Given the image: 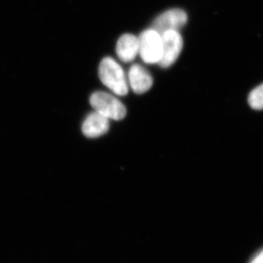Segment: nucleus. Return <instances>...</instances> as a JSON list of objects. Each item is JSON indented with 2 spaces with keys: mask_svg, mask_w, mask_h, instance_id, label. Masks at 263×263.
Returning a JSON list of instances; mask_svg holds the SVG:
<instances>
[{
  "mask_svg": "<svg viewBox=\"0 0 263 263\" xmlns=\"http://www.w3.org/2000/svg\"><path fill=\"white\" fill-rule=\"evenodd\" d=\"M99 77L116 96L123 97L128 94L127 76L122 66L112 57H105L100 62Z\"/></svg>",
  "mask_w": 263,
  "mask_h": 263,
  "instance_id": "nucleus-1",
  "label": "nucleus"
},
{
  "mask_svg": "<svg viewBox=\"0 0 263 263\" xmlns=\"http://www.w3.org/2000/svg\"><path fill=\"white\" fill-rule=\"evenodd\" d=\"M89 103L94 111L109 120L121 121L127 115V108L115 95L102 91H95L90 96Z\"/></svg>",
  "mask_w": 263,
  "mask_h": 263,
  "instance_id": "nucleus-2",
  "label": "nucleus"
},
{
  "mask_svg": "<svg viewBox=\"0 0 263 263\" xmlns=\"http://www.w3.org/2000/svg\"><path fill=\"white\" fill-rule=\"evenodd\" d=\"M139 53L143 62L148 65L160 64L162 57V39L160 33L154 29L143 31L138 37Z\"/></svg>",
  "mask_w": 263,
  "mask_h": 263,
  "instance_id": "nucleus-3",
  "label": "nucleus"
},
{
  "mask_svg": "<svg viewBox=\"0 0 263 263\" xmlns=\"http://www.w3.org/2000/svg\"><path fill=\"white\" fill-rule=\"evenodd\" d=\"M162 39V60L159 64L162 68H167L174 65L179 58L183 48L182 36L177 30H170L161 34Z\"/></svg>",
  "mask_w": 263,
  "mask_h": 263,
  "instance_id": "nucleus-4",
  "label": "nucleus"
},
{
  "mask_svg": "<svg viewBox=\"0 0 263 263\" xmlns=\"http://www.w3.org/2000/svg\"><path fill=\"white\" fill-rule=\"evenodd\" d=\"M187 15L184 10L174 8L164 12L155 19L152 29L160 34L170 30H177L186 24Z\"/></svg>",
  "mask_w": 263,
  "mask_h": 263,
  "instance_id": "nucleus-5",
  "label": "nucleus"
},
{
  "mask_svg": "<svg viewBox=\"0 0 263 263\" xmlns=\"http://www.w3.org/2000/svg\"><path fill=\"white\" fill-rule=\"evenodd\" d=\"M128 84L133 92L143 95L151 89L154 84L150 72L139 64H134L129 68L127 75Z\"/></svg>",
  "mask_w": 263,
  "mask_h": 263,
  "instance_id": "nucleus-6",
  "label": "nucleus"
},
{
  "mask_svg": "<svg viewBox=\"0 0 263 263\" xmlns=\"http://www.w3.org/2000/svg\"><path fill=\"white\" fill-rule=\"evenodd\" d=\"M110 129V120L98 112L90 113L82 124V132L89 138H96L106 134Z\"/></svg>",
  "mask_w": 263,
  "mask_h": 263,
  "instance_id": "nucleus-7",
  "label": "nucleus"
},
{
  "mask_svg": "<svg viewBox=\"0 0 263 263\" xmlns=\"http://www.w3.org/2000/svg\"><path fill=\"white\" fill-rule=\"evenodd\" d=\"M117 55L122 62H133L139 53V41L134 34H124L118 40Z\"/></svg>",
  "mask_w": 263,
  "mask_h": 263,
  "instance_id": "nucleus-8",
  "label": "nucleus"
},
{
  "mask_svg": "<svg viewBox=\"0 0 263 263\" xmlns=\"http://www.w3.org/2000/svg\"><path fill=\"white\" fill-rule=\"evenodd\" d=\"M248 103L254 110L263 109V84L251 91L249 95Z\"/></svg>",
  "mask_w": 263,
  "mask_h": 263,
  "instance_id": "nucleus-9",
  "label": "nucleus"
},
{
  "mask_svg": "<svg viewBox=\"0 0 263 263\" xmlns=\"http://www.w3.org/2000/svg\"><path fill=\"white\" fill-rule=\"evenodd\" d=\"M251 263H263V251L257 254Z\"/></svg>",
  "mask_w": 263,
  "mask_h": 263,
  "instance_id": "nucleus-10",
  "label": "nucleus"
}]
</instances>
